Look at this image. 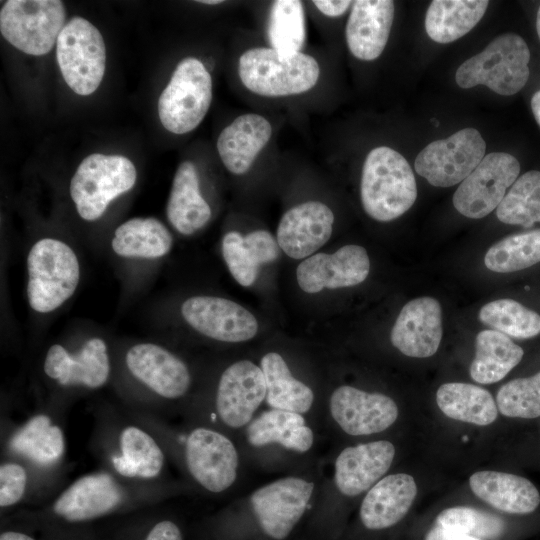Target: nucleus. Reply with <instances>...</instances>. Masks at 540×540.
Listing matches in <instances>:
<instances>
[{
    "instance_id": "obj_1",
    "label": "nucleus",
    "mask_w": 540,
    "mask_h": 540,
    "mask_svg": "<svg viewBox=\"0 0 540 540\" xmlns=\"http://www.w3.org/2000/svg\"><path fill=\"white\" fill-rule=\"evenodd\" d=\"M360 192L365 212L380 222L400 217L417 198L416 181L409 163L399 152L386 146L368 153Z\"/></svg>"
},
{
    "instance_id": "obj_2",
    "label": "nucleus",
    "mask_w": 540,
    "mask_h": 540,
    "mask_svg": "<svg viewBox=\"0 0 540 540\" xmlns=\"http://www.w3.org/2000/svg\"><path fill=\"white\" fill-rule=\"evenodd\" d=\"M238 74L251 92L265 97H282L312 89L319 79L320 68L310 55L301 52L282 54L271 47H257L240 56Z\"/></svg>"
},
{
    "instance_id": "obj_3",
    "label": "nucleus",
    "mask_w": 540,
    "mask_h": 540,
    "mask_svg": "<svg viewBox=\"0 0 540 540\" xmlns=\"http://www.w3.org/2000/svg\"><path fill=\"white\" fill-rule=\"evenodd\" d=\"M529 60L530 51L521 36L502 34L483 51L463 62L455 79L464 89L485 85L497 94L514 95L528 81Z\"/></svg>"
},
{
    "instance_id": "obj_4",
    "label": "nucleus",
    "mask_w": 540,
    "mask_h": 540,
    "mask_svg": "<svg viewBox=\"0 0 540 540\" xmlns=\"http://www.w3.org/2000/svg\"><path fill=\"white\" fill-rule=\"evenodd\" d=\"M27 297L37 312L48 313L75 292L80 268L74 251L64 242L43 238L36 242L27 257Z\"/></svg>"
},
{
    "instance_id": "obj_5",
    "label": "nucleus",
    "mask_w": 540,
    "mask_h": 540,
    "mask_svg": "<svg viewBox=\"0 0 540 540\" xmlns=\"http://www.w3.org/2000/svg\"><path fill=\"white\" fill-rule=\"evenodd\" d=\"M136 178V168L127 157L90 154L71 179L70 196L81 218L94 221L113 199L132 189Z\"/></svg>"
},
{
    "instance_id": "obj_6",
    "label": "nucleus",
    "mask_w": 540,
    "mask_h": 540,
    "mask_svg": "<svg viewBox=\"0 0 540 540\" xmlns=\"http://www.w3.org/2000/svg\"><path fill=\"white\" fill-rule=\"evenodd\" d=\"M211 102L210 73L199 59L187 57L177 64L159 97V119L169 132L185 134L202 122Z\"/></svg>"
},
{
    "instance_id": "obj_7",
    "label": "nucleus",
    "mask_w": 540,
    "mask_h": 540,
    "mask_svg": "<svg viewBox=\"0 0 540 540\" xmlns=\"http://www.w3.org/2000/svg\"><path fill=\"white\" fill-rule=\"evenodd\" d=\"M62 76L76 94L87 96L99 87L106 66V47L100 31L76 16L66 22L56 42Z\"/></svg>"
},
{
    "instance_id": "obj_8",
    "label": "nucleus",
    "mask_w": 540,
    "mask_h": 540,
    "mask_svg": "<svg viewBox=\"0 0 540 540\" xmlns=\"http://www.w3.org/2000/svg\"><path fill=\"white\" fill-rule=\"evenodd\" d=\"M65 20L66 9L62 1L9 0L0 11V31L18 50L41 56L52 50Z\"/></svg>"
},
{
    "instance_id": "obj_9",
    "label": "nucleus",
    "mask_w": 540,
    "mask_h": 540,
    "mask_svg": "<svg viewBox=\"0 0 540 540\" xmlns=\"http://www.w3.org/2000/svg\"><path fill=\"white\" fill-rule=\"evenodd\" d=\"M486 143L480 132L465 128L423 148L415 159V171L436 187H451L464 181L485 156Z\"/></svg>"
},
{
    "instance_id": "obj_10",
    "label": "nucleus",
    "mask_w": 540,
    "mask_h": 540,
    "mask_svg": "<svg viewBox=\"0 0 540 540\" xmlns=\"http://www.w3.org/2000/svg\"><path fill=\"white\" fill-rule=\"evenodd\" d=\"M519 172L520 164L513 155L504 152L485 155L455 191V209L468 218L485 217L498 207Z\"/></svg>"
},
{
    "instance_id": "obj_11",
    "label": "nucleus",
    "mask_w": 540,
    "mask_h": 540,
    "mask_svg": "<svg viewBox=\"0 0 540 540\" xmlns=\"http://www.w3.org/2000/svg\"><path fill=\"white\" fill-rule=\"evenodd\" d=\"M185 462L192 478L212 493L225 491L237 477V450L228 437L213 429L198 427L190 432Z\"/></svg>"
},
{
    "instance_id": "obj_12",
    "label": "nucleus",
    "mask_w": 540,
    "mask_h": 540,
    "mask_svg": "<svg viewBox=\"0 0 540 540\" xmlns=\"http://www.w3.org/2000/svg\"><path fill=\"white\" fill-rule=\"evenodd\" d=\"M313 490L312 482L288 477L254 491L251 506L264 533L276 540L285 539L304 514Z\"/></svg>"
},
{
    "instance_id": "obj_13",
    "label": "nucleus",
    "mask_w": 540,
    "mask_h": 540,
    "mask_svg": "<svg viewBox=\"0 0 540 540\" xmlns=\"http://www.w3.org/2000/svg\"><path fill=\"white\" fill-rule=\"evenodd\" d=\"M181 313L199 333L223 342H243L253 338L258 322L238 303L221 297L194 296L183 302Z\"/></svg>"
},
{
    "instance_id": "obj_14",
    "label": "nucleus",
    "mask_w": 540,
    "mask_h": 540,
    "mask_svg": "<svg viewBox=\"0 0 540 540\" xmlns=\"http://www.w3.org/2000/svg\"><path fill=\"white\" fill-rule=\"evenodd\" d=\"M126 493L108 472L85 474L63 490L53 503V512L68 522H84L116 510Z\"/></svg>"
},
{
    "instance_id": "obj_15",
    "label": "nucleus",
    "mask_w": 540,
    "mask_h": 540,
    "mask_svg": "<svg viewBox=\"0 0 540 540\" xmlns=\"http://www.w3.org/2000/svg\"><path fill=\"white\" fill-rule=\"evenodd\" d=\"M370 271L365 248L345 245L333 254L317 253L302 261L296 271L299 287L307 293L323 288L337 289L362 283Z\"/></svg>"
},
{
    "instance_id": "obj_16",
    "label": "nucleus",
    "mask_w": 540,
    "mask_h": 540,
    "mask_svg": "<svg viewBox=\"0 0 540 540\" xmlns=\"http://www.w3.org/2000/svg\"><path fill=\"white\" fill-rule=\"evenodd\" d=\"M330 412L342 430L353 436L384 431L398 417V407L392 398L347 385L332 393Z\"/></svg>"
},
{
    "instance_id": "obj_17",
    "label": "nucleus",
    "mask_w": 540,
    "mask_h": 540,
    "mask_svg": "<svg viewBox=\"0 0 540 540\" xmlns=\"http://www.w3.org/2000/svg\"><path fill=\"white\" fill-rule=\"evenodd\" d=\"M266 398V382L261 367L249 360L230 365L221 375L216 395V410L229 427L247 424Z\"/></svg>"
},
{
    "instance_id": "obj_18",
    "label": "nucleus",
    "mask_w": 540,
    "mask_h": 540,
    "mask_svg": "<svg viewBox=\"0 0 540 540\" xmlns=\"http://www.w3.org/2000/svg\"><path fill=\"white\" fill-rule=\"evenodd\" d=\"M125 363L137 380L162 398H180L190 387L191 377L185 363L159 345L132 346L126 353Z\"/></svg>"
},
{
    "instance_id": "obj_19",
    "label": "nucleus",
    "mask_w": 540,
    "mask_h": 540,
    "mask_svg": "<svg viewBox=\"0 0 540 540\" xmlns=\"http://www.w3.org/2000/svg\"><path fill=\"white\" fill-rule=\"evenodd\" d=\"M442 311L432 297H419L406 303L391 330L394 347L409 357L434 355L442 339Z\"/></svg>"
},
{
    "instance_id": "obj_20",
    "label": "nucleus",
    "mask_w": 540,
    "mask_h": 540,
    "mask_svg": "<svg viewBox=\"0 0 540 540\" xmlns=\"http://www.w3.org/2000/svg\"><path fill=\"white\" fill-rule=\"evenodd\" d=\"M333 224L334 214L326 204L304 202L283 214L277 229V242L286 255L302 259L329 240Z\"/></svg>"
},
{
    "instance_id": "obj_21",
    "label": "nucleus",
    "mask_w": 540,
    "mask_h": 540,
    "mask_svg": "<svg viewBox=\"0 0 540 540\" xmlns=\"http://www.w3.org/2000/svg\"><path fill=\"white\" fill-rule=\"evenodd\" d=\"M44 372L62 386L100 388L110 375L106 343L92 338L76 354L59 344L52 345L44 360Z\"/></svg>"
},
{
    "instance_id": "obj_22",
    "label": "nucleus",
    "mask_w": 540,
    "mask_h": 540,
    "mask_svg": "<svg viewBox=\"0 0 540 540\" xmlns=\"http://www.w3.org/2000/svg\"><path fill=\"white\" fill-rule=\"evenodd\" d=\"M395 456L394 445L386 440L350 446L335 462V484L346 496L366 491L388 471Z\"/></svg>"
},
{
    "instance_id": "obj_23",
    "label": "nucleus",
    "mask_w": 540,
    "mask_h": 540,
    "mask_svg": "<svg viewBox=\"0 0 540 540\" xmlns=\"http://www.w3.org/2000/svg\"><path fill=\"white\" fill-rule=\"evenodd\" d=\"M393 18V1H354L345 30L350 52L364 61L378 58L387 44Z\"/></svg>"
},
{
    "instance_id": "obj_24",
    "label": "nucleus",
    "mask_w": 540,
    "mask_h": 540,
    "mask_svg": "<svg viewBox=\"0 0 540 540\" xmlns=\"http://www.w3.org/2000/svg\"><path fill=\"white\" fill-rule=\"evenodd\" d=\"M272 126L263 116H238L219 134L217 151L226 169L235 175L246 173L269 142Z\"/></svg>"
},
{
    "instance_id": "obj_25",
    "label": "nucleus",
    "mask_w": 540,
    "mask_h": 540,
    "mask_svg": "<svg viewBox=\"0 0 540 540\" xmlns=\"http://www.w3.org/2000/svg\"><path fill=\"white\" fill-rule=\"evenodd\" d=\"M417 494L414 478L405 473L391 474L374 484L360 507L363 525L380 530L398 523L409 511Z\"/></svg>"
},
{
    "instance_id": "obj_26",
    "label": "nucleus",
    "mask_w": 540,
    "mask_h": 540,
    "mask_svg": "<svg viewBox=\"0 0 540 540\" xmlns=\"http://www.w3.org/2000/svg\"><path fill=\"white\" fill-rule=\"evenodd\" d=\"M472 492L497 510L528 514L540 504V494L528 479L499 471H478L471 475Z\"/></svg>"
},
{
    "instance_id": "obj_27",
    "label": "nucleus",
    "mask_w": 540,
    "mask_h": 540,
    "mask_svg": "<svg viewBox=\"0 0 540 540\" xmlns=\"http://www.w3.org/2000/svg\"><path fill=\"white\" fill-rule=\"evenodd\" d=\"M110 462L123 478L150 480L162 472L165 456L149 432L136 425H127L119 433L118 448Z\"/></svg>"
},
{
    "instance_id": "obj_28",
    "label": "nucleus",
    "mask_w": 540,
    "mask_h": 540,
    "mask_svg": "<svg viewBox=\"0 0 540 540\" xmlns=\"http://www.w3.org/2000/svg\"><path fill=\"white\" fill-rule=\"evenodd\" d=\"M166 213L171 225L183 235H191L207 224L211 208L202 197L199 176L193 162H182L175 173Z\"/></svg>"
},
{
    "instance_id": "obj_29",
    "label": "nucleus",
    "mask_w": 540,
    "mask_h": 540,
    "mask_svg": "<svg viewBox=\"0 0 540 540\" xmlns=\"http://www.w3.org/2000/svg\"><path fill=\"white\" fill-rule=\"evenodd\" d=\"M9 448L34 464L50 466L64 455L65 437L50 416L38 414L12 434Z\"/></svg>"
},
{
    "instance_id": "obj_30",
    "label": "nucleus",
    "mask_w": 540,
    "mask_h": 540,
    "mask_svg": "<svg viewBox=\"0 0 540 540\" xmlns=\"http://www.w3.org/2000/svg\"><path fill=\"white\" fill-rule=\"evenodd\" d=\"M251 445L278 443L286 449L306 452L313 444V432L299 413L271 409L255 418L247 428Z\"/></svg>"
},
{
    "instance_id": "obj_31",
    "label": "nucleus",
    "mask_w": 540,
    "mask_h": 540,
    "mask_svg": "<svg viewBox=\"0 0 540 540\" xmlns=\"http://www.w3.org/2000/svg\"><path fill=\"white\" fill-rule=\"evenodd\" d=\"M523 355V349L507 335L493 329L483 330L475 339L470 376L480 384L496 383L519 364Z\"/></svg>"
},
{
    "instance_id": "obj_32",
    "label": "nucleus",
    "mask_w": 540,
    "mask_h": 540,
    "mask_svg": "<svg viewBox=\"0 0 540 540\" xmlns=\"http://www.w3.org/2000/svg\"><path fill=\"white\" fill-rule=\"evenodd\" d=\"M486 0H434L425 16V29L435 42H453L467 34L483 17Z\"/></svg>"
},
{
    "instance_id": "obj_33",
    "label": "nucleus",
    "mask_w": 540,
    "mask_h": 540,
    "mask_svg": "<svg viewBox=\"0 0 540 540\" xmlns=\"http://www.w3.org/2000/svg\"><path fill=\"white\" fill-rule=\"evenodd\" d=\"M436 402L447 417L470 424L486 426L498 416L491 393L469 383L442 384L436 392Z\"/></svg>"
},
{
    "instance_id": "obj_34",
    "label": "nucleus",
    "mask_w": 540,
    "mask_h": 540,
    "mask_svg": "<svg viewBox=\"0 0 540 540\" xmlns=\"http://www.w3.org/2000/svg\"><path fill=\"white\" fill-rule=\"evenodd\" d=\"M173 238L158 219L132 218L121 224L112 239L113 251L127 258H159L172 247Z\"/></svg>"
},
{
    "instance_id": "obj_35",
    "label": "nucleus",
    "mask_w": 540,
    "mask_h": 540,
    "mask_svg": "<svg viewBox=\"0 0 540 540\" xmlns=\"http://www.w3.org/2000/svg\"><path fill=\"white\" fill-rule=\"evenodd\" d=\"M260 365L266 382V401L273 409L299 414L309 411L314 394L292 376L281 355L269 352L262 357Z\"/></svg>"
},
{
    "instance_id": "obj_36",
    "label": "nucleus",
    "mask_w": 540,
    "mask_h": 540,
    "mask_svg": "<svg viewBox=\"0 0 540 540\" xmlns=\"http://www.w3.org/2000/svg\"><path fill=\"white\" fill-rule=\"evenodd\" d=\"M496 215L505 224L524 228L540 222V171L518 177L496 208Z\"/></svg>"
},
{
    "instance_id": "obj_37",
    "label": "nucleus",
    "mask_w": 540,
    "mask_h": 540,
    "mask_svg": "<svg viewBox=\"0 0 540 540\" xmlns=\"http://www.w3.org/2000/svg\"><path fill=\"white\" fill-rule=\"evenodd\" d=\"M540 262V229L507 236L485 254V266L498 273L526 269Z\"/></svg>"
},
{
    "instance_id": "obj_38",
    "label": "nucleus",
    "mask_w": 540,
    "mask_h": 540,
    "mask_svg": "<svg viewBox=\"0 0 540 540\" xmlns=\"http://www.w3.org/2000/svg\"><path fill=\"white\" fill-rule=\"evenodd\" d=\"M479 320L508 337L529 339L540 334V315L512 299H499L485 304Z\"/></svg>"
},
{
    "instance_id": "obj_39",
    "label": "nucleus",
    "mask_w": 540,
    "mask_h": 540,
    "mask_svg": "<svg viewBox=\"0 0 540 540\" xmlns=\"http://www.w3.org/2000/svg\"><path fill=\"white\" fill-rule=\"evenodd\" d=\"M267 35L271 48L279 53L300 52L306 37L302 2L274 1L269 12Z\"/></svg>"
},
{
    "instance_id": "obj_40",
    "label": "nucleus",
    "mask_w": 540,
    "mask_h": 540,
    "mask_svg": "<svg viewBox=\"0 0 540 540\" xmlns=\"http://www.w3.org/2000/svg\"><path fill=\"white\" fill-rule=\"evenodd\" d=\"M496 405L500 413L512 418L540 416V371L533 376L505 383L498 391Z\"/></svg>"
},
{
    "instance_id": "obj_41",
    "label": "nucleus",
    "mask_w": 540,
    "mask_h": 540,
    "mask_svg": "<svg viewBox=\"0 0 540 540\" xmlns=\"http://www.w3.org/2000/svg\"><path fill=\"white\" fill-rule=\"evenodd\" d=\"M436 524L481 540H495L504 531V522L499 517L465 506L443 510L437 516Z\"/></svg>"
},
{
    "instance_id": "obj_42",
    "label": "nucleus",
    "mask_w": 540,
    "mask_h": 540,
    "mask_svg": "<svg viewBox=\"0 0 540 540\" xmlns=\"http://www.w3.org/2000/svg\"><path fill=\"white\" fill-rule=\"evenodd\" d=\"M222 254L234 279L242 286L252 285L259 265L244 244V236L237 231L226 233L222 240Z\"/></svg>"
},
{
    "instance_id": "obj_43",
    "label": "nucleus",
    "mask_w": 540,
    "mask_h": 540,
    "mask_svg": "<svg viewBox=\"0 0 540 540\" xmlns=\"http://www.w3.org/2000/svg\"><path fill=\"white\" fill-rule=\"evenodd\" d=\"M28 486L26 468L17 462H4L0 466V506L11 507L24 497Z\"/></svg>"
},
{
    "instance_id": "obj_44",
    "label": "nucleus",
    "mask_w": 540,
    "mask_h": 540,
    "mask_svg": "<svg viewBox=\"0 0 540 540\" xmlns=\"http://www.w3.org/2000/svg\"><path fill=\"white\" fill-rule=\"evenodd\" d=\"M244 244L259 266L276 260L280 254L277 240L266 230L246 234Z\"/></svg>"
},
{
    "instance_id": "obj_45",
    "label": "nucleus",
    "mask_w": 540,
    "mask_h": 540,
    "mask_svg": "<svg viewBox=\"0 0 540 540\" xmlns=\"http://www.w3.org/2000/svg\"><path fill=\"white\" fill-rule=\"evenodd\" d=\"M144 540H182V534L174 522L162 520L152 527Z\"/></svg>"
},
{
    "instance_id": "obj_46",
    "label": "nucleus",
    "mask_w": 540,
    "mask_h": 540,
    "mask_svg": "<svg viewBox=\"0 0 540 540\" xmlns=\"http://www.w3.org/2000/svg\"><path fill=\"white\" fill-rule=\"evenodd\" d=\"M317 9L326 16L337 17L344 14L353 4L348 0H315L312 2Z\"/></svg>"
},
{
    "instance_id": "obj_47",
    "label": "nucleus",
    "mask_w": 540,
    "mask_h": 540,
    "mask_svg": "<svg viewBox=\"0 0 540 540\" xmlns=\"http://www.w3.org/2000/svg\"><path fill=\"white\" fill-rule=\"evenodd\" d=\"M425 540H481L462 532L435 526L426 535Z\"/></svg>"
},
{
    "instance_id": "obj_48",
    "label": "nucleus",
    "mask_w": 540,
    "mask_h": 540,
    "mask_svg": "<svg viewBox=\"0 0 540 540\" xmlns=\"http://www.w3.org/2000/svg\"><path fill=\"white\" fill-rule=\"evenodd\" d=\"M0 540H35V539L21 532L6 531L1 534Z\"/></svg>"
},
{
    "instance_id": "obj_49",
    "label": "nucleus",
    "mask_w": 540,
    "mask_h": 540,
    "mask_svg": "<svg viewBox=\"0 0 540 540\" xmlns=\"http://www.w3.org/2000/svg\"><path fill=\"white\" fill-rule=\"evenodd\" d=\"M531 109L535 120L540 126V90L536 91L531 98Z\"/></svg>"
},
{
    "instance_id": "obj_50",
    "label": "nucleus",
    "mask_w": 540,
    "mask_h": 540,
    "mask_svg": "<svg viewBox=\"0 0 540 540\" xmlns=\"http://www.w3.org/2000/svg\"><path fill=\"white\" fill-rule=\"evenodd\" d=\"M536 30H537L538 37L540 39V6H539L537 16H536Z\"/></svg>"
},
{
    "instance_id": "obj_51",
    "label": "nucleus",
    "mask_w": 540,
    "mask_h": 540,
    "mask_svg": "<svg viewBox=\"0 0 540 540\" xmlns=\"http://www.w3.org/2000/svg\"><path fill=\"white\" fill-rule=\"evenodd\" d=\"M198 2L203 3V4H207V5H216V4L222 3L223 1H221V0H203V1H198Z\"/></svg>"
}]
</instances>
